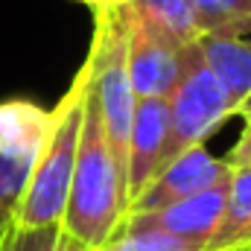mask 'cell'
<instances>
[{
	"mask_svg": "<svg viewBox=\"0 0 251 251\" xmlns=\"http://www.w3.org/2000/svg\"><path fill=\"white\" fill-rule=\"evenodd\" d=\"M126 210H128L126 173L120 170V164L111 152V143L105 137V126H102L97 100L91 94V82H88L76 167H73V181H70L62 228L70 237H76L79 243L100 249L114 234V228L120 225Z\"/></svg>",
	"mask_w": 251,
	"mask_h": 251,
	"instance_id": "obj_1",
	"label": "cell"
},
{
	"mask_svg": "<svg viewBox=\"0 0 251 251\" xmlns=\"http://www.w3.org/2000/svg\"><path fill=\"white\" fill-rule=\"evenodd\" d=\"M85 97H88V70L82 64L76 70L70 88L62 94V100L50 108L53 111L50 131H47V140L35 161L21 210L15 216V228L62 225L67 196H70V181H73V167H76Z\"/></svg>",
	"mask_w": 251,
	"mask_h": 251,
	"instance_id": "obj_2",
	"label": "cell"
},
{
	"mask_svg": "<svg viewBox=\"0 0 251 251\" xmlns=\"http://www.w3.org/2000/svg\"><path fill=\"white\" fill-rule=\"evenodd\" d=\"M228 117H234V105L207 67L196 41L181 47V73L170 94V134H167V152L164 167L187 152L193 146H201ZM161 167V170H164Z\"/></svg>",
	"mask_w": 251,
	"mask_h": 251,
	"instance_id": "obj_3",
	"label": "cell"
},
{
	"mask_svg": "<svg viewBox=\"0 0 251 251\" xmlns=\"http://www.w3.org/2000/svg\"><path fill=\"white\" fill-rule=\"evenodd\" d=\"M50 120L53 111L32 100L15 97L0 102V243L15 228Z\"/></svg>",
	"mask_w": 251,
	"mask_h": 251,
	"instance_id": "obj_4",
	"label": "cell"
},
{
	"mask_svg": "<svg viewBox=\"0 0 251 251\" xmlns=\"http://www.w3.org/2000/svg\"><path fill=\"white\" fill-rule=\"evenodd\" d=\"M126 18V64L137 100L173 94L181 73V44L149 21L134 3L123 9Z\"/></svg>",
	"mask_w": 251,
	"mask_h": 251,
	"instance_id": "obj_5",
	"label": "cell"
},
{
	"mask_svg": "<svg viewBox=\"0 0 251 251\" xmlns=\"http://www.w3.org/2000/svg\"><path fill=\"white\" fill-rule=\"evenodd\" d=\"M170 134V100L146 97L134 105V120L128 131V161H126V201H131L149 187V181L164 167Z\"/></svg>",
	"mask_w": 251,
	"mask_h": 251,
	"instance_id": "obj_6",
	"label": "cell"
},
{
	"mask_svg": "<svg viewBox=\"0 0 251 251\" xmlns=\"http://www.w3.org/2000/svg\"><path fill=\"white\" fill-rule=\"evenodd\" d=\"M234 170L225 164V158H216L207 152V146H193L187 152H181L178 158H173L152 181L143 190L128 210H158L167 207L173 201H181L187 196H196L201 190L213 187L216 181L228 178ZM126 210V213H128Z\"/></svg>",
	"mask_w": 251,
	"mask_h": 251,
	"instance_id": "obj_7",
	"label": "cell"
},
{
	"mask_svg": "<svg viewBox=\"0 0 251 251\" xmlns=\"http://www.w3.org/2000/svg\"><path fill=\"white\" fill-rule=\"evenodd\" d=\"M228 187H231V176L216 181L213 187L201 190L196 196H187L181 201H173L167 207L158 210H128L123 225H134V228H155V231H167L176 237H190V240H204L210 243L225 201H228Z\"/></svg>",
	"mask_w": 251,
	"mask_h": 251,
	"instance_id": "obj_8",
	"label": "cell"
},
{
	"mask_svg": "<svg viewBox=\"0 0 251 251\" xmlns=\"http://www.w3.org/2000/svg\"><path fill=\"white\" fill-rule=\"evenodd\" d=\"M196 44H199L207 67L213 70V76L219 79V85L225 88V94L234 105V117H237V105L251 91V38L249 35L204 32L196 38Z\"/></svg>",
	"mask_w": 251,
	"mask_h": 251,
	"instance_id": "obj_9",
	"label": "cell"
},
{
	"mask_svg": "<svg viewBox=\"0 0 251 251\" xmlns=\"http://www.w3.org/2000/svg\"><path fill=\"white\" fill-rule=\"evenodd\" d=\"M251 249V167L231 173L228 201L222 219L207 243V251H240Z\"/></svg>",
	"mask_w": 251,
	"mask_h": 251,
	"instance_id": "obj_10",
	"label": "cell"
},
{
	"mask_svg": "<svg viewBox=\"0 0 251 251\" xmlns=\"http://www.w3.org/2000/svg\"><path fill=\"white\" fill-rule=\"evenodd\" d=\"M97 251H207L204 240L176 237L155 228H134V225H117L114 234Z\"/></svg>",
	"mask_w": 251,
	"mask_h": 251,
	"instance_id": "obj_11",
	"label": "cell"
},
{
	"mask_svg": "<svg viewBox=\"0 0 251 251\" xmlns=\"http://www.w3.org/2000/svg\"><path fill=\"white\" fill-rule=\"evenodd\" d=\"M199 35H251V0H193Z\"/></svg>",
	"mask_w": 251,
	"mask_h": 251,
	"instance_id": "obj_12",
	"label": "cell"
},
{
	"mask_svg": "<svg viewBox=\"0 0 251 251\" xmlns=\"http://www.w3.org/2000/svg\"><path fill=\"white\" fill-rule=\"evenodd\" d=\"M134 6L149 21H155L167 35H173L181 47L199 38L193 0H134Z\"/></svg>",
	"mask_w": 251,
	"mask_h": 251,
	"instance_id": "obj_13",
	"label": "cell"
},
{
	"mask_svg": "<svg viewBox=\"0 0 251 251\" xmlns=\"http://www.w3.org/2000/svg\"><path fill=\"white\" fill-rule=\"evenodd\" d=\"M0 251H97L76 237H70L62 225H47V228H12Z\"/></svg>",
	"mask_w": 251,
	"mask_h": 251,
	"instance_id": "obj_14",
	"label": "cell"
},
{
	"mask_svg": "<svg viewBox=\"0 0 251 251\" xmlns=\"http://www.w3.org/2000/svg\"><path fill=\"white\" fill-rule=\"evenodd\" d=\"M225 164L231 170H240V167H251V117H246V128L240 134V140L228 149L225 155Z\"/></svg>",
	"mask_w": 251,
	"mask_h": 251,
	"instance_id": "obj_15",
	"label": "cell"
},
{
	"mask_svg": "<svg viewBox=\"0 0 251 251\" xmlns=\"http://www.w3.org/2000/svg\"><path fill=\"white\" fill-rule=\"evenodd\" d=\"M73 3H82L91 9V15H100V12H117V9H126L128 3L134 0H73Z\"/></svg>",
	"mask_w": 251,
	"mask_h": 251,
	"instance_id": "obj_16",
	"label": "cell"
},
{
	"mask_svg": "<svg viewBox=\"0 0 251 251\" xmlns=\"http://www.w3.org/2000/svg\"><path fill=\"white\" fill-rule=\"evenodd\" d=\"M237 117H243V120H246V117H251V91H249V97L237 105Z\"/></svg>",
	"mask_w": 251,
	"mask_h": 251,
	"instance_id": "obj_17",
	"label": "cell"
},
{
	"mask_svg": "<svg viewBox=\"0 0 251 251\" xmlns=\"http://www.w3.org/2000/svg\"><path fill=\"white\" fill-rule=\"evenodd\" d=\"M240 251H251V249H240Z\"/></svg>",
	"mask_w": 251,
	"mask_h": 251,
	"instance_id": "obj_18",
	"label": "cell"
}]
</instances>
